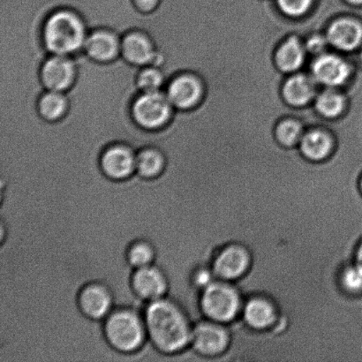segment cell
<instances>
[{
	"label": "cell",
	"mask_w": 362,
	"mask_h": 362,
	"mask_svg": "<svg viewBox=\"0 0 362 362\" xmlns=\"http://www.w3.org/2000/svg\"><path fill=\"white\" fill-rule=\"evenodd\" d=\"M200 83L190 76L175 78L169 85L168 97L173 105L179 109H188L194 106L201 97Z\"/></svg>",
	"instance_id": "cell-14"
},
{
	"label": "cell",
	"mask_w": 362,
	"mask_h": 362,
	"mask_svg": "<svg viewBox=\"0 0 362 362\" xmlns=\"http://www.w3.org/2000/svg\"><path fill=\"white\" fill-rule=\"evenodd\" d=\"M172 105L168 95L161 92H144L134 102V119L143 129H161L171 117Z\"/></svg>",
	"instance_id": "cell-7"
},
{
	"label": "cell",
	"mask_w": 362,
	"mask_h": 362,
	"mask_svg": "<svg viewBox=\"0 0 362 362\" xmlns=\"http://www.w3.org/2000/svg\"><path fill=\"white\" fill-rule=\"evenodd\" d=\"M103 322V334L116 352L136 354L148 341L144 313L133 308H115Z\"/></svg>",
	"instance_id": "cell-2"
},
{
	"label": "cell",
	"mask_w": 362,
	"mask_h": 362,
	"mask_svg": "<svg viewBox=\"0 0 362 362\" xmlns=\"http://www.w3.org/2000/svg\"><path fill=\"white\" fill-rule=\"evenodd\" d=\"M77 306L90 320L104 321L115 308V296L106 284L91 281L85 284L78 292Z\"/></svg>",
	"instance_id": "cell-8"
},
{
	"label": "cell",
	"mask_w": 362,
	"mask_h": 362,
	"mask_svg": "<svg viewBox=\"0 0 362 362\" xmlns=\"http://www.w3.org/2000/svg\"><path fill=\"white\" fill-rule=\"evenodd\" d=\"M101 171L106 178L122 182L136 173V156L126 146L107 148L102 155Z\"/></svg>",
	"instance_id": "cell-11"
},
{
	"label": "cell",
	"mask_w": 362,
	"mask_h": 362,
	"mask_svg": "<svg viewBox=\"0 0 362 362\" xmlns=\"http://www.w3.org/2000/svg\"><path fill=\"white\" fill-rule=\"evenodd\" d=\"M138 86L144 92L158 91L164 83V74L157 69H144L137 78Z\"/></svg>",
	"instance_id": "cell-26"
},
{
	"label": "cell",
	"mask_w": 362,
	"mask_h": 362,
	"mask_svg": "<svg viewBox=\"0 0 362 362\" xmlns=\"http://www.w3.org/2000/svg\"><path fill=\"white\" fill-rule=\"evenodd\" d=\"M313 74L318 81L327 86H338L346 80L349 67L343 59L335 55H322L312 66Z\"/></svg>",
	"instance_id": "cell-13"
},
{
	"label": "cell",
	"mask_w": 362,
	"mask_h": 362,
	"mask_svg": "<svg viewBox=\"0 0 362 362\" xmlns=\"http://www.w3.org/2000/svg\"><path fill=\"white\" fill-rule=\"evenodd\" d=\"M304 59V51L300 42L291 38L281 46L276 56L279 66L284 71H294L301 66Z\"/></svg>",
	"instance_id": "cell-22"
},
{
	"label": "cell",
	"mask_w": 362,
	"mask_h": 362,
	"mask_svg": "<svg viewBox=\"0 0 362 362\" xmlns=\"http://www.w3.org/2000/svg\"><path fill=\"white\" fill-rule=\"evenodd\" d=\"M67 107V100L59 91L51 90L45 94L39 101V112L46 119H58L64 115Z\"/></svg>",
	"instance_id": "cell-23"
},
{
	"label": "cell",
	"mask_w": 362,
	"mask_h": 362,
	"mask_svg": "<svg viewBox=\"0 0 362 362\" xmlns=\"http://www.w3.org/2000/svg\"><path fill=\"white\" fill-rule=\"evenodd\" d=\"M42 37L48 51L65 56L79 51L85 45L86 28L76 13L59 11L46 21Z\"/></svg>",
	"instance_id": "cell-4"
},
{
	"label": "cell",
	"mask_w": 362,
	"mask_h": 362,
	"mask_svg": "<svg viewBox=\"0 0 362 362\" xmlns=\"http://www.w3.org/2000/svg\"><path fill=\"white\" fill-rule=\"evenodd\" d=\"M326 47V41L320 35L313 37L307 42V48L312 53H319L324 51Z\"/></svg>",
	"instance_id": "cell-29"
},
{
	"label": "cell",
	"mask_w": 362,
	"mask_h": 362,
	"mask_svg": "<svg viewBox=\"0 0 362 362\" xmlns=\"http://www.w3.org/2000/svg\"><path fill=\"white\" fill-rule=\"evenodd\" d=\"M244 303L243 294L233 283L216 279L202 291L198 307L206 319L226 325L239 317Z\"/></svg>",
	"instance_id": "cell-3"
},
{
	"label": "cell",
	"mask_w": 362,
	"mask_h": 362,
	"mask_svg": "<svg viewBox=\"0 0 362 362\" xmlns=\"http://www.w3.org/2000/svg\"><path fill=\"white\" fill-rule=\"evenodd\" d=\"M252 255L247 247L240 243H230L216 252L211 269L216 279L235 283L250 271Z\"/></svg>",
	"instance_id": "cell-6"
},
{
	"label": "cell",
	"mask_w": 362,
	"mask_h": 362,
	"mask_svg": "<svg viewBox=\"0 0 362 362\" xmlns=\"http://www.w3.org/2000/svg\"><path fill=\"white\" fill-rule=\"evenodd\" d=\"M314 93L313 81L303 74L290 78L284 88V95L286 100L293 105L307 104L313 98Z\"/></svg>",
	"instance_id": "cell-19"
},
{
	"label": "cell",
	"mask_w": 362,
	"mask_h": 362,
	"mask_svg": "<svg viewBox=\"0 0 362 362\" xmlns=\"http://www.w3.org/2000/svg\"><path fill=\"white\" fill-rule=\"evenodd\" d=\"M354 262L362 271V240L356 248V254H354Z\"/></svg>",
	"instance_id": "cell-31"
},
{
	"label": "cell",
	"mask_w": 362,
	"mask_h": 362,
	"mask_svg": "<svg viewBox=\"0 0 362 362\" xmlns=\"http://www.w3.org/2000/svg\"><path fill=\"white\" fill-rule=\"evenodd\" d=\"M339 284L347 296L360 298L362 294V271L352 262L342 269L339 274Z\"/></svg>",
	"instance_id": "cell-24"
},
{
	"label": "cell",
	"mask_w": 362,
	"mask_h": 362,
	"mask_svg": "<svg viewBox=\"0 0 362 362\" xmlns=\"http://www.w3.org/2000/svg\"><path fill=\"white\" fill-rule=\"evenodd\" d=\"M327 38L336 48L351 51L356 49L362 41V28L356 21L340 20L329 28Z\"/></svg>",
	"instance_id": "cell-17"
},
{
	"label": "cell",
	"mask_w": 362,
	"mask_h": 362,
	"mask_svg": "<svg viewBox=\"0 0 362 362\" xmlns=\"http://www.w3.org/2000/svg\"><path fill=\"white\" fill-rule=\"evenodd\" d=\"M358 187H359L360 193L362 195V176H361V178L359 180V183H358Z\"/></svg>",
	"instance_id": "cell-33"
},
{
	"label": "cell",
	"mask_w": 362,
	"mask_h": 362,
	"mask_svg": "<svg viewBox=\"0 0 362 362\" xmlns=\"http://www.w3.org/2000/svg\"><path fill=\"white\" fill-rule=\"evenodd\" d=\"M76 76V67L71 60L57 55L49 59L42 67V79L49 90L59 91L71 86Z\"/></svg>",
	"instance_id": "cell-12"
},
{
	"label": "cell",
	"mask_w": 362,
	"mask_h": 362,
	"mask_svg": "<svg viewBox=\"0 0 362 362\" xmlns=\"http://www.w3.org/2000/svg\"><path fill=\"white\" fill-rule=\"evenodd\" d=\"M122 52L127 62L136 66L148 65L158 59L151 41L140 33L126 35L122 42Z\"/></svg>",
	"instance_id": "cell-15"
},
{
	"label": "cell",
	"mask_w": 362,
	"mask_h": 362,
	"mask_svg": "<svg viewBox=\"0 0 362 362\" xmlns=\"http://www.w3.org/2000/svg\"><path fill=\"white\" fill-rule=\"evenodd\" d=\"M232 335L226 325L206 319L194 325L190 349L199 356L209 360L223 356L228 350Z\"/></svg>",
	"instance_id": "cell-5"
},
{
	"label": "cell",
	"mask_w": 362,
	"mask_h": 362,
	"mask_svg": "<svg viewBox=\"0 0 362 362\" xmlns=\"http://www.w3.org/2000/svg\"><path fill=\"white\" fill-rule=\"evenodd\" d=\"M361 62H362V51H361Z\"/></svg>",
	"instance_id": "cell-34"
},
{
	"label": "cell",
	"mask_w": 362,
	"mask_h": 362,
	"mask_svg": "<svg viewBox=\"0 0 362 362\" xmlns=\"http://www.w3.org/2000/svg\"><path fill=\"white\" fill-rule=\"evenodd\" d=\"M347 1L356 4V5H359V4H362V0H347Z\"/></svg>",
	"instance_id": "cell-32"
},
{
	"label": "cell",
	"mask_w": 362,
	"mask_h": 362,
	"mask_svg": "<svg viewBox=\"0 0 362 362\" xmlns=\"http://www.w3.org/2000/svg\"><path fill=\"white\" fill-rule=\"evenodd\" d=\"M312 0H278L279 6L284 13L297 16L310 8Z\"/></svg>",
	"instance_id": "cell-28"
},
{
	"label": "cell",
	"mask_w": 362,
	"mask_h": 362,
	"mask_svg": "<svg viewBox=\"0 0 362 362\" xmlns=\"http://www.w3.org/2000/svg\"><path fill=\"white\" fill-rule=\"evenodd\" d=\"M138 8L143 10L144 12H148L156 8L158 5L159 0H134Z\"/></svg>",
	"instance_id": "cell-30"
},
{
	"label": "cell",
	"mask_w": 362,
	"mask_h": 362,
	"mask_svg": "<svg viewBox=\"0 0 362 362\" xmlns=\"http://www.w3.org/2000/svg\"><path fill=\"white\" fill-rule=\"evenodd\" d=\"M166 165L165 158L155 148H144L136 155V175L141 179L153 180L160 178Z\"/></svg>",
	"instance_id": "cell-18"
},
{
	"label": "cell",
	"mask_w": 362,
	"mask_h": 362,
	"mask_svg": "<svg viewBox=\"0 0 362 362\" xmlns=\"http://www.w3.org/2000/svg\"><path fill=\"white\" fill-rule=\"evenodd\" d=\"M276 134L284 144L293 145L300 139V126L293 120H288V122L280 124Z\"/></svg>",
	"instance_id": "cell-27"
},
{
	"label": "cell",
	"mask_w": 362,
	"mask_h": 362,
	"mask_svg": "<svg viewBox=\"0 0 362 362\" xmlns=\"http://www.w3.org/2000/svg\"><path fill=\"white\" fill-rule=\"evenodd\" d=\"M85 49L88 56L97 62H110L118 56L119 42L112 32L99 30L87 37Z\"/></svg>",
	"instance_id": "cell-16"
},
{
	"label": "cell",
	"mask_w": 362,
	"mask_h": 362,
	"mask_svg": "<svg viewBox=\"0 0 362 362\" xmlns=\"http://www.w3.org/2000/svg\"><path fill=\"white\" fill-rule=\"evenodd\" d=\"M148 340L165 356H177L190 349L194 322L178 301L168 296L147 303L144 311Z\"/></svg>",
	"instance_id": "cell-1"
},
{
	"label": "cell",
	"mask_w": 362,
	"mask_h": 362,
	"mask_svg": "<svg viewBox=\"0 0 362 362\" xmlns=\"http://www.w3.org/2000/svg\"><path fill=\"white\" fill-rule=\"evenodd\" d=\"M241 315L246 327L255 332L271 331L279 319V308L274 301L264 296L247 298Z\"/></svg>",
	"instance_id": "cell-10"
},
{
	"label": "cell",
	"mask_w": 362,
	"mask_h": 362,
	"mask_svg": "<svg viewBox=\"0 0 362 362\" xmlns=\"http://www.w3.org/2000/svg\"><path fill=\"white\" fill-rule=\"evenodd\" d=\"M344 100L339 94L334 91H325L319 95L317 100V108L322 115L333 117L339 115L342 111Z\"/></svg>",
	"instance_id": "cell-25"
},
{
	"label": "cell",
	"mask_w": 362,
	"mask_h": 362,
	"mask_svg": "<svg viewBox=\"0 0 362 362\" xmlns=\"http://www.w3.org/2000/svg\"><path fill=\"white\" fill-rule=\"evenodd\" d=\"M127 264L133 269L154 264L157 250L153 244L145 239H137L129 245L126 251Z\"/></svg>",
	"instance_id": "cell-20"
},
{
	"label": "cell",
	"mask_w": 362,
	"mask_h": 362,
	"mask_svg": "<svg viewBox=\"0 0 362 362\" xmlns=\"http://www.w3.org/2000/svg\"><path fill=\"white\" fill-rule=\"evenodd\" d=\"M130 286L134 296L146 303L168 296L170 288L168 275L156 264L133 269Z\"/></svg>",
	"instance_id": "cell-9"
},
{
	"label": "cell",
	"mask_w": 362,
	"mask_h": 362,
	"mask_svg": "<svg viewBox=\"0 0 362 362\" xmlns=\"http://www.w3.org/2000/svg\"><path fill=\"white\" fill-rule=\"evenodd\" d=\"M300 148L308 158L318 161L327 157L331 151L332 143L325 134L314 131L301 139Z\"/></svg>",
	"instance_id": "cell-21"
}]
</instances>
